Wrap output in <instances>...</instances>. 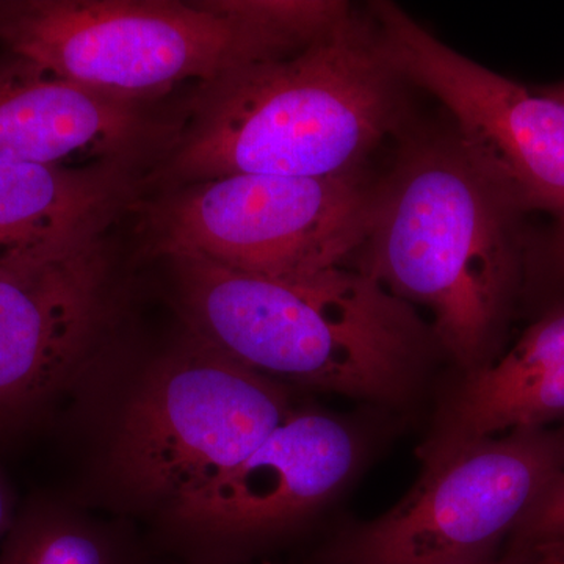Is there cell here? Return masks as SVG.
I'll return each mask as SVG.
<instances>
[{
  "label": "cell",
  "mask_w": 564,
  "mask_h": 564,
  "mask_svg": "<svg viewBox=\"0 0 564 564\" xmlns=\"http://www.w3.org/2000/svg\"><path fill=\"white\" fill-rule=\"evenodd\" d=\"M551 270L556 280L564 282V214L556 217L554 242L551 247Z\"/></svg>",
  "instance_id": "cell-17"
},
{
  "label": "cell",
  "mask_w": 564,
  "mask_h": 564,
  "mask_svg": "<svg viewBox=\"0 0 564 564\" xmlns=\"http://www.w3.org/2000/svg\"><path fill=\"white\" fill-rule=\"evenodd\" d=\"M165 258L193 334L280 383L402 408L443 352L430 322L362 270L282 281Z\"/></svg>",
  "instance_id": "cell-3"
},
{
  "label": "cell",
  "mask_w": 564,
  "mask_h": 564,
  "mask_svg": "<svg viewBox=\"0 0 564 564\" xmlns=\"http://www.w3.org/2000/svg\"><path fill=\"white\" fill-rule=\"evenodd\" d=\"M564 417V307L549 311L491 362L462 373L441 400L421 462L463 445L547 429Z\"/></svg>",
  "instance_id": "cell-12"
},
{
  "label": "cell",
  "mask_w": 564,
  "mask_h": 564,
  "mask_svg": "<svg viewBox=\"0 0 564 564\" xmlns=\"http://www.w3.org/2000/svg\"><path fill=\"white\" fill-rule=\"evenodd\" d=\"M131 196V170L0 161V250L109 228Z\"/></svg>",
  "instance_id": "cell-13"
},
{
  "label": "cell",
  "mask_w": 564,
  "mask_h": 564,
  "mask_svg": "<svg viewBox=\"0 0 564 564\" xmlns=\"http://www.w3.org/2000/svg\"><path fill=\"white\" fill-rule=\"evenodd\" d=\"M564 545V464L521 519L505 549L532 555Z\"/></svg>",
  "instance_id": "cell-15"
},
{
  "label": "cell",
  "mask_w": 564,
  "mask_h": 564,
  "mask_svg": "<svg viewBox=\"0 0 564 564\" xmlns=\"http://www.w3.org/2000/svg\"><path fill=\"white\" fill-rule=\"evenodd\" d=\"M107 229L0 250V433L43 410L98 339L111 291Z\"/></svg>",
  "instance_id": "cell-8"
},
{
  "label": "cell",
  "mask_w": 564,
  "mask_h": 564,
  "mask_svg": "<svg viewBox=\"0 0 564 564\" xmlns=\"http://www.w3.org/2000/svg\"><path fill=\"white\" fill-rule=\"evenodd\" d=\"M17 521L13 492H11L7 478L0 473V555H2L3 547H6Z\"/></svg>",
  "instance_id": "cell-16"
},
{
  "label": "cell",
  "mask_w": 564,
  "mask_h": 564,
  "mask_svg": "<svg viewBox=\"0 0 564 564\" xmlns=\"http://www.w3.org/2000/svg\"><path fill=\"white\" fill-rule=\"evenodd\" d=\"M522 210L458 133L415 137L375 184L358 269L429 310L441 350L473 372L499 356L513 310Z\"/></svg>",
  "instance_id": "cell-2"
},
{
  "label": "cell",
  "mask_w": 564,
  "mask_h": 564,
  "mask_svg": "<svg viewBox=\"0 0 564 564\" xmlns=\"http://www.w3.org/2000/svg\"><path fill=\"white\" fill-rule=\"evenodd\" d=\"M0 564H135V560L109 534L84 522L58 513H29L18 518Z\"/></svg>",
  "instance_id": "cell-14"
},
{
  "label": "cell",
  "mask_w": 564,
  "mask_h": 564,
  "mask_svg": "<svg viewBox=\"0 0 564 564\" xmlns=\"http://www.w3.org/2000/svg\"><path fill=\"white\" fill-rule=\"evenodd\" d=\"M538 91L543 93L545 96L556 99V101L564 104V80L558 84L549 85V87L538 88Z\"/></svg>",
  "instance_id": "cell-19"
},
{
  "label": "cell",
  "mask_w": 564,
  "mask_h": 564,
  "mask_svg": "<svg viewBox=\"0 0 564 564\" xmlns=\"http://www.w3.org/2000/svg\"><path fill=\"white\" fill-rule=\"evenodd\" d=\"M564 464V426L516 430L422 463L395 507L352 527L323 564H463L499 555Z\"/></svg>",
  "instance_id": "cell-7"
},
{
  "label": "cell",
  "mask_w": 564,
  "mask_h": 564,
  "mask_svg": "<svg viewBox=\"0 0 564 564\" xmlns=\"http://www.w3.org/2000/svg\"><path fill=\"white\" fill-rule=\"evenodd\" d=\"M463 564H530V562L525 555L518 554V552L508 551V549H505L503 554L489 556V558L477 560V562Z\"/></svg>",
  "instance_id": "cell-18"
},
{
  "label": "cell",
  "mask_w": 564,
  "mask_h": 564,
  "mask_svg": "<svg viewBox=\"0 0 564 564\" xmlns=\"http://www.w3.org/2000/svg\"><path fill=\"white\" fill-rule=\"evenodd\" d=\"M187 564H191V563H187ZM225 564H242V563H225Z\"/></svg>",
  "instance_id": "cell-21"
},
{
  "label": "cell",
  "mask_w": 564,
  "mask_h": 564,
  "mask_svg": "<svg viewBox=\"0 0 564 564\" xmlns=\"http://www.w3.org/2000/svg\"><path fill=\"white\" fill-rule=\"evenodd\" d=\"M552 562H554V564H564V545H562V547L556 549Z\"/></svg>",
  "instance_id": "cell-20"
},
{
  "label": "cell",
  "mask_w": 564,
  "mask_h": 564,
  "mask_svg": "<svg viewBox=\"0 0 564 564\" xmlns=\"http://www.w3.org/2000/svg\"><path fill=\"white\" fill-rule=\"evenodd\" d=\"M293 410L280 381L193 334L129 392L111 430L107 473L139 502L173 508L236 469Z\"/></svg>",
  "instance_id": "cell-5"
},
{
  "label": "cell",
  "mask_w": 564,
  "mask_h": 564,
  "mask_svg": "<svg viewBox=\"0 0 564 564\" xmlns=\"http://www.w3.org/2000/svg\"><path fill=\"white\" fill-rule=\"evenodd\" d=\"M370 20L397 73L447 107L459 139L524 209L563 215L564 104L452 50L395 3L373 2Z\"/></svg>",
  "instance_id": "cell-9"
},
{
  "label": "cell",
  "mask_w": 564,
  "mask_h": 564,
  "mask_svg": "<svg viewBox=\"0 0 564 564\" xmlns=\"http://www.w3.org/2000/svg\"><path fill=\"white\" fill-rule=\"evenodd\" d=\"M315 36L304 0H0L14 57L124 101L199 87Z\"/></svg>",
  "instance_id": "cell-4"
},
{
  "label": "cell",
  "mask_w": 564,
  "mask_h": 564,
  "mask_svg": "<svg viewBox=\"0 0 564 564\" xmlns=\"http://www.w3.org/2000/svg\"><path fill=\"white\" fill-rule=\"evenodd\" d=\"M375 184L236 174L165 192L147 220L158 254H193L237 272L307 281L347 267L369 231Z\"/></svg>",
  "instance_id": "cell-6"
},
{
  "label": "cell",
  "mask_w": 564,
  "mask_h": 564,
  "mask_svg": "<svg viewBox=\"0 0 564 564\" xmlns=\"http://www.w3.org/2000/svg\"><path fill=\"white\" fill-rule=\"evenodd\" d=\"M361 459L351 423L293 410L236 469L170 508L174 527L196 545L188 563H236L291 532L343 491Z\"/></svg>",
  "instance_id": "cell-10"
},
{
  "label": "cell",
  "mask_w": 564,
  "mask_h": 564,
  "mask_svg": "<svg viewBox=\"0 0 564 564\" xmlns=\"http://www.w3.org/2000/svg\"><path fill=\"white\" fill-rule=\"evenodd\" d=\"M144 106L82 87L14 57L0 66V161L131 170L144 152L165 154L177 132L155 120Z\"/></svg>",
  "instance_id": "cell-11"
},
{
  "label": "cell",
  "mask_w": 564,
  "mask_h": 564,
  "mask_svg": "<svg viewBox=\"0 0 564 564\" xmlns=\"http://www.w3.org/2000/svg\"><path fill=\"white\" fill-rule=\"evenodd\" d=\"M402 79L373 21L339 24L198 88L152 181L166 192L236 176L356 174L403 120Z\"/></svg>",
  "instance_id": "cell-1"
}]
</instances>
